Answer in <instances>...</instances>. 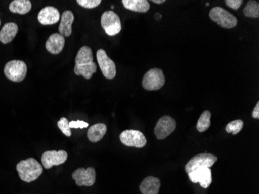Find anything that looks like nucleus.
Masks as SVG:
<instances>
[{
    "instance_id": "393cba45",
    "label": "nucleus",
    "mask_w": 259,
    "mask_h": 194,
    "mask_svg": "<svg viewBox=\"0 0 259 194\" xmlns=\"http://www.w3.org/2000/svg\"><path fill=\"white\" fill-rule=\"evenodd\" d=\"M243 127H244V121L242 120H234L227 125L225 130L227 132L231 133L235 135H238V133L243 129Z\"/></svg>"
},
{
    "instance_id": "f8f14e48",
    "label": "nucleus",
    "mask_w": 259,
    "mask_h": 194,
    "mask_svg": "<svg viewBox=\"0 0 259 194\" xmlns=\"http://www.w3.org/2000/svg\"><path fill=\"white\" fill-rule=\"evenodd\" d=\"M190 181L193 183H199L202 187L206 189L210 186L213 181L210 168L201 167L188 173Z\"/></svg>"
},
{
    "instance_id": "6e6552de",
    "label": "nucleus",
    "mask_w": 259,
    "mask_h": 194,
    "mask_svg": "<svg viewBox=\"0 0 259 194\" xmlns=\"http://www.w3.org/2000/svg\"><path fill=\"white\" fill-rule=\"evenodd\" d=\"M97 61L103 75L108 80H113L116 77V68L114 62L109 58L106 51L99 49L97 53Z\"/></svg>"
},
{
    "instance_id": "4468645a",
    "label": "nucleus",
    "mask_w": 259,
    "mask_h": 194,
    "mask_svg": "<svg viewBox=\"0 0 259 194\" xmlns=\"http://www.w3.org/2000/svg\"><path fill=\"white\" fill-rule=\"evenodd\" d=\"M65 44V39L62 35L60 33H53L47 40L45 47L47 51L52 55H58L63 50Z\"/></svg>"
},
{
    "instance_id": "a211bd4d",
    "label": "nucleus",
    "mask_w": 259,
    "mask_h": 194,
    "mask_svg": "<svg viewBox=\"0 0 259 194\" xmlns=\"http://www.w3.org/2000/svg\"><path fill=\"white\" fill-rule=\"evenodd\" d=\"M18 33V26L15 23H7L0 31V42L3 44H8L15 38Z\"/></svg>"
},
{
    "instance_id": "cd10ccee",
    "label": "nucleus",
    "mask_w": 259,
    "mask_h": 194,
    "mask_svg": "<svg viewBox=\"0 0 259 194\" xmlns=\"http://www.w3.org/2000/svg\"><path fill=\"white\" fill-rule=\"evenodd\" d=\"M225 3L232 10H238L243 4V0H225Z\"/></svg>"
},
{
    "instance_id": "412c9836",
    "label": "nucleus",
    "mask_w": 259,
    "mask_h": 194,
    "mask_svg": "<svg viewBox=\"0 0 259 194\" xmlns=\"http://www.w3.org/2000/svg\"><path fill=\"white\" fill-rule=\"evenodd\" d=\"M93 55L91 48L81 47L75 57V65H87L93 63Z\"/></svg>"
},
{
    "instance_id": "c756f323",
    "label": "nucleus",
    "mask_w": 259,
    "mask_h": 194,
    "mask_svg": "<svg viewBox=\"0 0 259 194\" xmlns=\"http://www.w3.org/2000/svg\"><path fill=\"white\" fill-rule=\"evenodd\" d=\"M252 117L255 119H258L259 118V103L257 102L256 104L255 107H254V110L252 112Z\"/></svg>"
},
{
    "instance_id": "b1692460",
    "label": "nucleus",
    "mask_w": 259,
    "mask_h": 194,
    "mask_svg": "<svg viewBox=\"0 0 259 194\" xmlns=\"http://www.w3.org/2000/svg\"><path fill=\"white\" fill-rule=\"evenodd\" d=\"M244 14L249 18H258L259 4L257 1H249L244 9Z\"/></svg>"
},
{
    "instance_id": "7c9ffc66",
    "label": "nucleus",
    "mask_w": 259,
    "mask_h": 194,
    "mask_svg": "<svg viewBox=\"0 0 259 194\" xmlns=\"http://www.w3.org/2000/svg\"><path fill=\"white\" fill-rule=\"evenodd\" d=\"M151 2L155 3L156 4H161L165 3V0H152Z\"/></svg>"
},
{
    "instance_id": "5701e85b",
    "label": "nucleus",
    "mask_w": 259,
    "mask_h": 194,
    "mask_svg": "<svg viewBox=\"0 0 259 194\" xmlns=\"http://www.w3.org/2000/svg\"><path fill=\"white\" fill-rule=\"evenodd\" d=\"M211 125V113L209 110H206L202 113L200 118H199L196 125V128L198 131L200 133L204 132L206 130L209 129Z\"/></svg>"
},
{
    "instance_id": "2f4dec72",
    "label": "nucleus",
    "mask_w": 259,
    "mask_h": 194,
    "mask_svg": "<svg viewBox=\"0 0 259 194\" xmlns=\"http://www.w3.org/2000/svg\"><path fill=\"white\" fill-rule=\"evenodd\" d=\"M0 25H1V20H0Z\"/></svg>"
},
{
    "instance_id": "f03ea898",
    "label": "nucleus",
    "mask_w": 259,
    "mask_h": 194,
    "mask_svg": "<svg viewBox=\"0 0 259 194\" xmlns=\"http://www.w3.org/2000/svg\"><path fill=\"white\" fill-rule=\"evenodd\" d=\"M209 18L218 25L225 29H232L238 25V20L228 10L221 7H214L209 12Z\"/></svg>"
},
{
    "instance_id": "f3484780",
    "label": "nucleus",
    "mask_w": 259,
    "mask_h": 194,
    "mask_svg": "<svg viewBox=\"0 0 259 194\" xmlns=\"http://www.w3.org/2000/svg\"><path fill=\"white\" fill-rule=\"evenodd\" d=\"M107 125L103 123L96 124L89 128L87 131V138L91 142L97 143L103 139L107 133Z\"/></svg>"
},
{
    "instance_id": "ddd939ff",
    "label": "nucleus",
    "mask_w": 259,
    "mask_h": 194,
    "mask_svg": "<svg viewBox=\"0 0 259 194\" xmlns=\"http://www.w3.org/2000/svg\"><path fill=\"white\" fill-rule=\"evenodd\" d=\"M60 13L53 7H46L39 12L37 19L42 25H53L60 20Z\"/></svg>"
},
{
    "instance_id": "bb28decb",
    "label": "nucleus",
    "mask_w": 259,
    "mask_h": 194,
    "mask_svg": "<svg viewBox=\"0 0 259 194\" xmlns=\"http://www.w3.org/2000/svg\"><path fill=\"white\" fill-rule=\"evenodd\" d=\"M78 5L85 9H93L101 4V0H77Z\"/></svg>"
},
{
    "instance_id": "0eeeda50",
    "label": "nucleus",
    "mask_w": 259,
    "mask_h": 194,
    "mask_svg": "<svg viewBox=\"0 0 259 194\" xmlns=\"http://www.w3.org/2000/svg\"><path fill=\"white\" fill-rule=\"evenodd\" d=\"M122 144L128 147L141 148L146 145L147 139L143 133L138 130H126L120 134Z\"/></svg>"
},
{
    "instance_id": "6ab92c4d",
    "label": "nucleus",
    "mask_w": 259,
    "mask_h": 194,
    "mask_svg": "<svg viewBox=\"0 0 259 194\" xmlns=\"http://www.w3.org/2000/svg\"><path fill=\"white\" fill-rule=\"evenodd\" d=\"M122 3L126 10L136 13H147L150 9L149 2L147 0H123Z\"/></svg>"
},
{
    "instance_id": "20e7f679",
    "label": "nucleus",
    "mask_w": 259,
    "mask_h": 194,
    "mask_svg": "<svg viewBox=\"0 0 259 194\" xmlns=\"http://www.w3.org/2000/svg\"><path fill=\"white\" fill-rule=\"evenodd\" d=\"M101 26L106 33L110 37L116 36L121 31L120 17L112 10L103 13L101 17Z\"/></svg>"
},
{
    "instance_id": "4be33fe9",
    "label": "nucleus",
    "mask_w": 259,
    "mask_h": 194,
    "mask_svg": "<svg viewBox=\"0 0 259 194\" xmlns=\"http://www.w3.org/2000/svg\"><path fill=\"white\" fill-rule=\"evenodd\" d=\"M97 70V65L94 62L87 65H75L74 68L75 75H82L85 80H90Z\"/></svg>"
},
{
    "instance_id": "39448f33",
    "label": "nucleus",
    "mask_w": 259,
    "mask_h": 194,
    "mask_svg": "<svg viewBox=\"0 0 259 194\" xmlns=\"http://www.w3.org/2000/svg\"><path fill=\"white\" fill-rule=\"evenodd\" d=\"M164 83L165 77L160 68H151L147 71L142 80L144 89L149 91L160 90L164 87Z\"/></svg>"
},
{
    "instance_id": "9d476101",
    "label": "nucleus",
    "mask_w": 259,
    "mask_h": 194,
    "mask_svg": "<svg viewBox=\"0 0 259 194\" xmlns=\"http://www.w3.org/2000/svg\"><path fill=\"white\" fill-rule=\"evenodd\" d=\"M176 127L174 118L170 116L161 117L155 128V136L158 140L165 139L175 131Z\"/></svg>"
},
{
    "instance_id": "2eb2a0df",
    "label": "nucleus",
    "mask_w": 259,
    "mask_h": 194,
    "mask_svg": "<svg viewBox=\"0 0 259 194\" xmlns=\"http://www.w3.org/2000/svg\"><path fill=\"white\" fill-rule=\"evenodd\" d=\"M160 188L161 180L158 178L148 176L141 182L139 189L141 194H158Z\"/></svg>"
},
{
    "instance_id": "9b49d317",
    "label": "nucleus",
    "mask_w": 259,
    "mask_h": 194,
    "mask_svg": "<svg viewBox=\"0 0 259 194\" xmlns=\"http://www.w3.org/2000/svg\"><path fill=\"white\" fill-rule=\"evenodd\" d=\"M68 159V153L64 150L60 151H47L44 152L41 157V163L46 169H51L52 166L63 164Z\"/></svg>"
},
{
    "instance_id": "f257e3e1",
    "label": "nucleus",
    "mask_w": 259,
    "mask_h": 194,
    "mask_svg": "<svg viewBox=\"0 0 259 194\" xmlns=\"http://www.w3.org/2000/svg\"><path fill=\"white\" fill-rule=\"evenodd\" d=\"M17 170L22 180L26 183H31L40 177L43 173V167L35 159L29 158L17 164Z\"/></svg>"
},
{
    "instance_id": "1a4fd4ad",
    "label": "nucleus",
    "mask_w": 259,
    "mask_h": 194,
    "mask_svg": "<svg viewBox=\"0 0 259 194\" xmlns=\"http://www.w3.org/2000/svg\"><path fill=\"white\" fill-rule=\"evenodd\" d=\"M72 179L75 181L77 186H92L96 182L97 173L94 168L89 167L87 169L78 168L72 173Z\"/></svg>"
},
{
    "instance_id": "7ed1b4c3",
    "label": "nucleus",
    "mask_w": 259,
    "mask_h": 194,
    "mask_svg": "<svg viewBox=\"0 0 259 194\" xmlns=\"http://www.w3.org/2000/svg\"><path fill=\"white\" fill-rule=\"evenodd\" d=\"M27 67L25 62L20 60H12L4 68V74L8 80L20 83L27 75Z\"/></svg>"
},
{
    "instance_id": "a878e982",
    "label": "nucleus",
    "mask_w": 259,
    "mask_h": 194,
    "mask_svg": "<svg viewBox=\"0 0 259 194\" xmlns=\"http://www.w3.org/2000/svg\"><path fill=\"white\" fill-rule=\"evenodd\" d=\"M58 127L62 131L64 135H66L67 137L72 136V131L69 128V122L66 118L63 117L61 118L60 121H58Z\"/></svg>"
},
{
    "instance_id": "423d86ee",
    "label": "nucleus",
    "mask_w": 259,
    "mask_h": 194,
    "mask_svg": "<svg viewBox=\"0 0 259 194\" xmlns=\"http://www.w3.org/2000/svg\"><path fill=\"white\" fill-rule=\"evenodd\" d=\"M218 157L209 153H201L192 158L185 166L186 173H190L201 167L211 168L216 163Z\"/></svg>"
},
{
    "instance_id": "aec40b11",
    "label": "nucleus",
    "mask_w": 259,
    "mask_h": 194,
    "mask_svg": "<svg viewBox=\"0 0 259 194\" xmlns=\"http://www.w3.org/2000/svg\"><path fill=\"white\" fill-rule=\"evenodd\" d=\"M10 11L14 14H18L20 15L28 14L32 8V4L30 0H14L10 3Z\"/></svg>"
},
{
    "instance_id": "dca6fc26",
    "label": "nucleus",
    "mask_w": 259,
    "mask_h": 194,
    "mask_svg": "<svg viewBox=\"0 0 259 194\" xmlns=\"http://www.w3.org/2000/svg\"><path fill=\"white\" fill-rule=\"evenodd\" d=\"M75 20V16L73 13L70 10H66L62 14L61 17L60 25L58 27V30L61 35L64 37H70L72 33V23Z\"/></svg>"
},
{
    "instance_id": "c85d7f7f",
    "label": "nucleus",
    "mask_w": 259,
    "mask_h": 194,
    "mask_svg": "<svg viewBox=\"0 0 259 194\" xmlns=\"http://www.w3.org/2000/svg\"><path fill=\"white\" fill-rule=\"evenodd\" d=\"M89 126V124L83 121H72L69 122L70 128H85Z\"/></svg>"
}]
</instances>
